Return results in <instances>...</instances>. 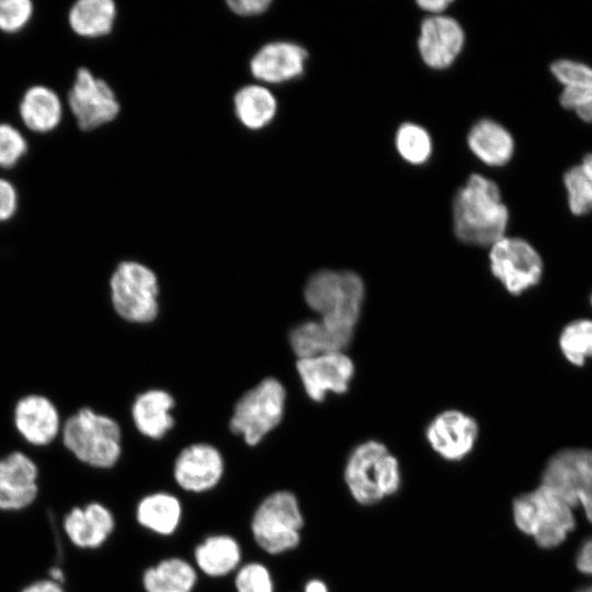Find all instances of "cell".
<instances>
[{"label":"cell","instance_id":"obj_1","mask_svg":"<svg viewBox=\"0 0 592 592\" xmlns=\"http://www.w3.org/2000/svg\"><path fill=\"white\" fill-rule=\"evenodd\" d=\"M509 209L503 204L497 183L474 173L455 194L453 226L465 243L492 246L505 236Z\"/></svg>","mask_w":592,"mask_h":592},{"label":"cell","instance_id":"obj_2","mask_svg":"<svg viewBox=\"0 0 592 592\" xmlns=\"http://www.w3.org/2000/svg\"><path fill=\"white\" fill-rule=\"evenodd\" d=\"M343 481L357 504L373 506L399 492L402 471L398 458L384 443L368 440L349 454Z\"/></svg>","mask_w":592,"mask_h":592},{"label":"cell","instance_id":"obj_3","mask_svg":"<svg viewBox=\"0 0 592 592\" xmlns=\"http://www.w3.org/2000/svg\"><path fill=\"white\" fill-rule=\"evenodd\" d=\"M364 297V283L351 271H318L304 288V298L319 320L349 338L354 334Z\"/></svg>","mask_w":592,"mask_h":592},{"label":"cell","instance_id":"obj_4","mask_svg":"<svg viewBox=\"0 0 592 592\" xmlns=\"http://www.w3.org/2000/svg\"><path fill=\"white\" fill-rule=\"evenodd\" d=\"M512 517L517 530L543 548L560 545L576 525L572 509L543 483L513 500Z\"/></svg>","mask_w":592,"mask_h":592},{"label":"cell","instance_id":"obj_5","mask_svg":"<svg viewBox=\"0 0 592 592\" xmlns=\"http://www.w3.org/2000/svg\"><path fill=\"white\" fill-rule=\"evenodd\" d=\"M65 446L82 463L95 468H111L122 454L118 423L90 408H82L64 424Z\"/></svg>","mask_w":592,"mask_h":592},{"label":"cell","instance_id":"obj_6","mask_svg":"<svg viewBox=\"0 0 592 592\" xmlns=\"http://www.w3.org/2000/svg\"><path fill=\"white\" fill-rule=\"evenodd\" d=\"M305 525L297 497L288 490L266 496L255 508L250 522L252 537L269 555H281L298 547Z\"/></svg>","mask_w":592,"mask_h":592},{"label":"cell","instance_id":"obj_7","mask_svg":"<svg viewBox=\"0 0 592 592\" xmlns=\"http://www.w3.org/2000/svg\"><path fill=\"white\" fill-rule=\"evenodd\" d=\"M286 391L273 377L261 380L236 403L230 430L250 445H258L282 420Z\"/></svg>","mask_w":592,"mask_h":592},{"label":"cell","instance_id":"obj_8","mask_svg":"<svg viewBox=\"0 0 592 592\" xmlns=\"http://www.w3.org/2000/svg\"><path fill=\"white\" fill-rule=\"evenodd\" d=\"M111 300L115 311L136 323L152 321L158 315V280L146 265L124 261L110 278Z\"/></svg>","mask_w":592,"mask_h":592},{"label":"cell","instance_id":"obj_9","mask_svg":"<svg viewBox=\"0 0 592 592\" xmlns=\"http://www.w3.org/2000/svg\"><path fill=\"white\" fill-rule=\"evenodd\" d=\"M542 483L571 509L579 504L592 523V449L565 448L547 462Z\"/></svg>","mask_w":592,"mask_h":592},{"label":"cell","instance_id":"obj_10","mask_svg":"<svg viewBox=\"0 0 592 592\" xmlns=\"http://www.w3.org/2000/svg\"><path fill=\"white\" fill-rule=\"evenodd\" d=\"M489 260L493 276L514 296L536 286L544 274L540 254L523 238L504 236L491 246Z\"/></svg>","mask_w":592,"mask_h":592},{"label":"cell","instance_id":"obj_11","mask_svg":"<svg viewBox=\"0 0 592 592\" xmlns=\"http://www.w3.org/2000/svg\"><path fill=\"white\" fill-rule=\"evenodd\" d=\"M68 102L78 126L83 130H92L110 123L119 113V103L114 91L87 68L77 70Z\"/></svg>","mask_w":592,"mask_h":592},{"label":"cell","instance_id":"obj_12","mask_svg":"<svg viewBox=\"0 0 592 592\" xmlns=\"http://www.w3.org/2000/svg\"><path fill=\"white\" fill-rule=\"evenodd\" d=\"M478 435L476 420L458 410L439 413L425 429V440L432 451L451 463L468 457L476 446Z\"/></svg>","mask_w":592,"mask_h":592},{"label":"cell","instance_id":"obj_13","mask_svg":"<svg viewBox=\"0 0 592 592\" xmlns=\"http://www.w3.org/2000/svg\"><path fill=\"white\" fill-rule=\"evenodd\" d=\"M296 368L306 394L318 402L329 392L344 394L355 372L353 361L342 351L298 358Z\"/></svg>","mask_w":592,"mask_h":592},{"label":"cell","instance_id":"obj_14","mask_svg":"<svg viewBox=\"0 0 592 592\" xmlns=\"http://www.w3.org/2000/svg\"><path fill=\"white\" fill-rule=\"evenodd\" d=\"M225 471L221 453L207 443L184 447L173 464L175 483L190 493H204L216 488Z\"/></svg>","mask_w":592,"mask_h":592},{"label":"cell","instance_id":"obj_15","mask_svg":"<svg viewBox=\"0 0 592 592\" xmlns=\"http://www.w3.org/2000/svg\"><path fill=\"white\" fill-rule=\"evenodd\" d=\"M464 43L462 25L449 15L432 14L420 25L419 53L422 60L433 69H444L452 65Z\"/></svg>","mask_w":592,"mask_h":592},{"label":"cell","instance_id":"obj_16","mask_svg":"<svg viewBox=\"0 0 592 592\" xmlns=\"http://www.w3.org/2000/svg\"><path fill=\"white\" fill-rule=\"evenodd\" d=\"M307 50L293 42L263 45L250 60L252 76L263 82L280 84L300 77L305 71Z\"/></svg>","mask_w":592,"mask_h":592},{"label":"cell","instance_id":"obj_17","mask_svg":"<svg viewBox=\"0 0 592 592\" xmlns=\"http://www.w3.org/2000/svg\"><path fill=\"white\" fill-rule=\"evenodd\" d=\"M37 467L25 454L13 452L0 459V509L21 510L37 494Z\"/></svg>","mask_w":592,"mask_h":592},{"label":"cell","instance_id":"obj_18","mask_svg":"<svg viewBox=\"0 0 592 592\" xmlns=\"http://www.w3.org/2000/svg\"><path fill=\"white\" fill-rule=\"evenodd\" d=\"M13 421L23 439L36 446L53 442L60 429L58 410L42 395L21 398L14 407Z\"/></svg>","mask_w":592,"mask_h":592},{"label":"cell","instance_id":"obj_19","mask_svg":"<svg viewBox=\"0 0 592 592\" xmlns=\"http://www.w3.org/2000/svg\"><path fill=\"white\" fill-rule=\"evenodd\" d=\"M114 527L115 520L112 512L98 502L72 509L64 521L67 536L80 548L100 547L111 536Z\"/></svg>","mask_w":592,"mask_h":592},{"label":"cell","instance_id":"obj_20","mask_svg":"<svg viewBox=\"0 0 592 592\" xmlns=\"http://www.w3.org/2000/svg\"><path fill=\"white\" fill-rule=\"evenodd\" d=\"M241 559L239 542L228 534L209 535L194 549L196 570L210 578H221L237 571Z\"/></svg>","mask_w":592,"mask_h":592},{"label":"cell","instance_id":"obj_21","mask_svg":"<svg viewBox=\"0 0 592 592\" xmlns=\"http://www.w3.org/2000/svg\"><path fill=\"white\" fill-rule=\"evenodd\" d=\"M183 516L180 499L167 491L144 496L137 503L135 517L145 530L160 536H170L179 528Z\"/></svg>","mask_w":592,"mask_h":592},{"label":"cell","instance_id":"obj_22","mask_svg":"<svg viewBox=\"0 0 592 592\" xmlns=\"http://www.w3.org/2000/svg\"><path fill=\"white\" fill-rule=\"evenodd\" d=\"M471 152L491 167L504 166L514 152V139L500 123L482 118L476 122L467 136Z\"/></svg>","mask_w":592,"mask_h":592},{"label":"cell","instance_id":"obj_23","mask_svg":"<svg viewBox=\"0 0 592 592\" xmlns=\"http://www.w3.org/2000/svg\"><path fill=\"white\" fill-rule=\"evenodd\" d=\"M173 406V398L164 390L151 389L140 394L132 408L136 429L148 439L163 437L174 424L170 413Z\"/></svg>","mask_w":592,"mask_h":592},{"label":"cell","instance_id":"obj_24","mask_svg":"<svg viewBox=\"0 0 592 592\" xmlns=\"http://www.w3.org/2000/svg\"><path fill=\"white\" fill-rule=\"evenodd\" d=\"M197 570L187 560L168 557L148 567L141 577L145 592H193Z\"/></svg>","mask_w":592,"mask_h":592},{"label":"cell","instance_id":"obj_25","mask_svg":"<svg viewBox=\"0 0 592 592\" xmlns=\"http://www.w3.org/2000/svg\"><path fill=\"white\" fill-rule=\"evenodd\" d=\"M351 340L319 319L299 323L289 333L291 346L298 358L343 351Z\"/></svg>","mask_w":592,"mask_h":592},{"label":"cell","instance_id":"obj_26","mask_svg":"<svg viewBox=\"0 0 592 592\" xmlns=\"http://www.w3.org/2000/svg\"><path fill=\"white\" fill-rule=\"evenodd\" d=\"M235 113L239 122L251 130H259L275 117L277 102L273 93L263 86L249 84L234 96Z\"/></svg>","mask_w":592,"mask_h":592},{"label":"cell","instance_id":"obj_27","mask_svg":"<svg viewBox=\"0 0 592 592\" xmlns=\"http://www.w3.org/2000/svg\"><path fill=\"white\" fill-rule=\"evenodd\" d=\"M20 114L30 129L45 133L59 124L61 104L53 90L36 86L25 92L20 104Z\"/></svg>","mask_w":592,"mask_h":592},{"label":"cell","instance_id":"obj_28","mask_svg":"<svg viewBox=\"0 0 592 592\" xmlns=\"http://www.w3.org/2000/svg\"><path fill=\"white\" fill-rule=\"evenodd\" d=\"M115 18L112 0H80L70 9L69 23L78 35L98 37L112 31Z\"/></svg>","mask_w":592,"mask_h":592},{"label":"cell","instance_id":"obj_29","mask_svg":"<svg viewBox=\"0 0 592 592\" xmlns=\"http://www.w3.org/2000/svg\"><path fill=\"white\" fill-rule=\"evenodd\" d=\"M558 345L571 365L582 367L592 358V318L571 320L561 329Z\"/></svg>","mask_w":592,"mask_h":592},{"label":"cell","instance_id":"obj_30","mask_svg":"<svg viewBox=\"0 0 592 592\" xmlns=\"http://www.w3.org/2000/svg\"><path fill=\"white\" fill-rule=\"evenodd\" d=\"M568 206L576 216L592 212V153L583 157L580 164L563 174Z\"/></svg>","mask_w":592,"mask_h":592},{"label":"cell","instance_id":"obj_31","mask_svg":"<svg viewBox=\"0 0 592 592\" xmlns=\"http://www.w3.org/2000/svg\"><path fill=\"white\" fill-rule=\"evenodd\" d=\"M397 151L407 162L422 164L432 153V139L428 130L415 123H403L395 137Z\"/></svg>","mask_w":592,"mask_h":592},{"label":"cell","instance_id":"obj_32","mask_svg":"<svg viewBox=\"0 0 592 592\" xmlns=\"http://www.w3.org/2000/svg\"><path fill=\"white\" fill-rule=\"evenodd\" d=\"M234 582L236 592H275L270 569L259 561L241 565L236 571Z\"/></svg>","mask_w":592,"mask_h":592},{"label":"cell","instance_id":"obj_33","mask_svg":"<svg viewBox=\"0 0 592 592\" xmlns=\"http://www.w3.org/2000/svg\"><path fill=\"white\" fill-rule=\"evenodd\" d=\"M550 71L563 87H592V67L580 61L559 59Z\"/></svg>","mask_w":592,"mask_h":592},{"label":"cell","instance_id":"obj_34","mask_svg":"<svg viewBox=\"0 0 592 592\" xmlns=\"http://www.w3.org/2000/svg\"><path fill=\"white\" fill-rule=\"evenodd\" d=\"M26 149V141L19 130L11 125L0 124V167H13Z\"/></svg>","mask_w":592,"mask_h":592},{"label":"cell","instance_id":"obj_35","mask_svg":"<svg viewBox=\"0 0 592 592\" xmlns=\"http://www.w3.org/2000/svg\"><path fill=\"white\" fill-rule=\"evenodd\" d=\"M33 11L29 0H0V30L13 33L22 29Z\"/></svg>","mask_w":592,"mask_h":592},{"label":"cell","instance_id":"obj_36","mask_svg":"<svg viewBox=\"0 0 592 592\" xmlns=\"http://www.w3.org/2000/svg\"><path fill=\"white\" fill-rule=\"evenodd\" d=\"M559 101L562 107L592 123V87H563Z\"/></svg>","mask_w":592,"mask_h":592},{"label":"cell","instance_id":"obj_37","mask_svg":"<svg viewBox=\"0 0 592 592\" xmlns=\"http://www.w3.org/2000/svg\"><path fill=\"white\" fill-rule=\"evenodd\" d=\"M228 8L240 16H255L264 13L272 1L270 0H230L226 2Z\"/></svg>","mask_w":592,"mask_h":592},{"label":"cell","instance_id":"obj_38","mask_svg":"<svg viewBox=\"0 0 592 592\" xmlns=\"http://www.w3.org/2000/svg\"><path fill=\"white\" fill-rule=\"evenodd\" d=\"M16 192L13 185L0 178V223L9 219L16 210Z\"/></svg>","mask_w":592,"mask_h":592},{"label":"cell","instance_id":"obj_39","mask_svg":"<svg viewBox=\"0 0 592 592\" xmlns=\"http://www.w3.org/2000/svg\"><path fill=\"white\" fill-rule=\"evenodd\" d=\"M577 567L581 572L592 574V538L581 547L577 558ZM579 592H592V585Z\"/></svg>","mask_w":592,"mask_h":592},{"label":"cell","instance_id":"obj_40","mask_svg":"<svg viewBox=\"0 0 592 592\" xmlns=\"http://www.w3.org/2000/svg\"><path fill=\"white\" fill-rule=\"evenodd\" d=\"M452 0H419L417 4L428 11L435 14H442V12L452 3Z\"/></svg>","mask_w":592,"mask_h":592},{"label":"cell","instance_id":"obj_41","mask_svg":"<svg viewBox=\"0 0 592 592\" xmlns=\"http://www.w3.org/2000/svg\"><path fill=\"white\" fill-rule=\"evenodd\" d=\"M22 592H64L54 580H42L26 587Z\"/></svg>","mask_w":592,"mask_h":592},{"label":"cell","instance_id":"obj_42","mask_svg":"<svg viewBox=\"0 0 592 592\" xmlns=\"http://www.w3.org/2000/svg\"><path fill=\"white\" fill-rule=\"evenodd\" d=\"M304 592H329V588L323 580L314 578L306 582Z\"/></svg>","mask_w":592,"mask_h":592},{"label":"cell","instance_id":"obj_43","mask_svg":"<svg viewBox=\"0 0 592 592\" xmlns=\"http://www.w3.org/2000/svg\"><path fill=\"white\" fill-rule=\"evenodd\" d=\"M590 305H591V307H592V293H591V295H590Z\"/></svg>","mask_w":592,"mask_h":592}]
</instances>
